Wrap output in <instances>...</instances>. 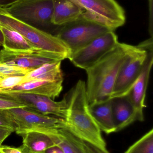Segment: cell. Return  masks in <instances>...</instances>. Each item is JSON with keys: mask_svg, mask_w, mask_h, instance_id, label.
I'll use <instances>...</instances> for the list:
<instances>
[{"mask_svg": "<svg viewBox=\"0 0 153 153\" xmlns=\"http://www.w3.org/2000/svg\"><path fill=\"white\" fill-rule=\"evenodd\" d=\"M89 109L91 115L101 131L108 134L116 132L111 99L90 104Z\"/></svg>", "mask_w": 153, "mask_h": 153, "instance_id": "16", "label": "cell"}, {"mask_svg": "<svg viewBox=\"0 0 153 153\" xmlns=\"http://www.w3.org/2000/svg\"><path fill=\"white\" fill-rule=\"evenodd\" d=\"M31 71L26 68L18 67L0 62V77L25 76Z\"/></svg>", "mask_w": 153, "mask_h": 153, "instance_id": "21", "label": "cell"}, {"mask_svg": "<svg viewBox=\"0 0 153 153\" xmlns=\"http://www.w3.org/2000/svg\"><path fill=\"white\" fill-rule=\"evenodd\" d=\"M111 30L114 31L94 18L83 13L75 20L61 26L55 36L69 47L72 55L96 38Z\"/></svg>", "mask_w": 153, "mask_h": 153, "instance_id": "4", "label": "cell"}, {"mask_svg": "<svg viewBox=\"0 0 153 153\" xmlns=\"http://www.w3.org/2000/svg\"><path fill=\"white\" fill-rule=\"evenodd\" d=\"M43 153H64L57 145H54L48 148Z\"/></svg>", "mask_w": 153, "mask_h": 153, "instance_id": "28", "label": "cell"}, {"mask_svg": "<svg viewBox=\"0 0 153 153\" xmlns=\"http://www.w3.org/2000/svg\"><path fill=\"white\" fill-rule=\"evenodd\" d=\"M118 43L114 31H108L72 54L69 60L75 66L86 71L115 48Z\"/></svg>", "mask_w": 153, "mask_h": 153, "instance_id": "8", "label": "cell"}, {"mask_svg": "<svg viewBox=\"0 0 153 153\" xmlns=\"http://www.w3.org/2000/svg\"><path fill=\"white\" fill-rule=\"evenodd\" d=\"M0 114L19 135L28 131L51 134L57 129L68 128L67 122L63 119L39 114L25 108L0 110Z\"/></svg>", "mask_w": 153, "mask_h": 153, "instance_id": "5", "label": "cell"}, {"mask_svg": "<svg viewBox=\"0 0 153 153\" xmlns=\"http://www.w3.org/2000/svg\"><path fill=\"white\" fill-rule=\"evenodd\" d=\"M111 101L116 132L122 130L135 121L144 120V118L137 113L126 96L112 98Z\"/></svg>", "mask_w": 153, "mask_h": 153, "instance_id": "12", "label": "cell"}, {"mask_svg": "<svg viewBox=\"0 0 153 153\" xmlns=\"http://www.w3.org/2000/svg\"><path fill=\"white\" fill-rule=\"evenodd\" d=\"M63 60L57 55L39 49L22 52H11L4 49L0 51V62L31 71L46 64Z\"/></svg>", "mask_w": 153, "mask_h": 153, "instance_id": "10", "label": "cell"}, {"mask_svg": "<svg viewBox=\"0 0 153 153\" xmlns=\"http://www.w3.org/2000/svg\"><path fill=\"white\" fill-rule=\"evenodd\" d=\"M0 153H3L2 152H1V151H0Z\"/></svg>", "mask_w": 153, "mask_h": 153, "instance_id": "32", "label": "cell"}, {"mask_svg": "<svg viewBox=\"0 0 153 153\" xmlns=\"http://www.w3.org/2000/svg\"><path fill=\"white\" fill-rule=\"evenodd\" d=\"M153 45L142 48L139 46H128V56L121 67L116 80L111 99L126 96L143 71L148 52Z\"/></svg>", "mask_w": 153, "mask_h": 153, "instance_id": "6", "label": "cell"}, {"mask_svg": "<svg viewBox=\"0 0 153 153\" xmlns=\"http://www.w3.org/2000/svg\"><path fill=\"white\" fill-rule=\"evenodd\" d=\"M21 0H0V7L6 8Z\"/></svg>", "mask_w": 153, "mask_h": 153, "instance_id": "27", "label": "cell"}, {"mask_svg": "<svg viewBox=\"0 0 153 153\" xmlns=\"http://www.w3.org/2000/svg\"><path fill=\"white\" fill-rule=\"evenodd\" d=\"M4 42V38L3 34L0 27V46H3Z\"/></svg>", "mask_w": 153, "mask_h": 153, "instance_id": "30", "label": "cell"}, {"mask_svg": "<svg viewBox=\"0 0 153 153\" xmlns=\"http://www.w3.org/2000/svg\"><path fill=\"white\" fill-rule=\"evenodd\" d=\"M22 137L23 145L31 153H43L48 148L56 145L49 134L31 131L20 135Z\"/></svg>", "mask_w": 153, "mask_h": 153, "instance_id": "18", "label": "cell"}, {"mask_svg": "<svg viewBox=\"0 0 153 153\" xmlns=\"http://www.w3.org/2000/svg\"><path fill=\"white\" fill-rule=\"evenodd\" d=\"M0 27L4 38L3 47L4 50L11 52H22L32 51L37 49L17 31L1 24Z\"/></svg>", "mask_w": 153, "mask_h": 153, "instance_id": "19", "label": "cell"}, {"mask_svg": "<svg viewBox=\"0 0 153 153\" xmlns=\"http://www.w3.org/2000/svg\"><path fill=\"white\" fill-rule=\"evenodd\" d=\"M153 0H149V33L153 38Z\"/></svg>", "mask_w": 153, "mask_h": 153, "instance_id": "26", "label": "cell"}, {"mask_svg": "<svg viewBox=\"0 0 153 153\" xmlns=\"http://www.w3.org/2000/svg\"><path fill=\"white\" fill-rule=\"evenodd\" d=\"M125 153H153V129L132 145Z\"/></svg>", "mask_w": 153, "mask_h": 153, "instance_id": "20", "label": "cell"}, {"mask_svg": "<svg viewBox=\"0 0 153 153\" xmlns=\"http://www.w3.org/2000/svg\"><path fill=\"white\" fill-rule=\"evenodd\" d=\"M0 126H4L7 127L12 128L10 124H9L7 120L5 118L0 114Z\"/></svg>", "mask_w": 153, "mask_h": 153, "instance_id": "29", "label": "cell"}, {"mask_svg": "<svg viewBox=\"0 0 153 153\" xmlns=\"http://www.w3.org/2000/svg\"><path fill=\"white\" fill-rule=\"evenodd\" d=\"M25 107V105L16 101L0 97V110Z\"/></svg>", "mask_w": 153, "mask_h": 153, "instance_id": "23", "label": "cell"}, {"mask_svg": "<svg viewBox=\"0 0 153 153\" xmlns=\"http://www.w3.org/2000/svg\"><path fill=\"white\" fill-rule=\"evenodd\" d=\"M0 151L3 153H31L29 149L23 144L17 148L1 145Z\"/></svg>", "mask_w": 153, "mask_h": 153, "instance_id": "24", "label": "cell"}, {"mask_svg": "<svg viewBox=\"0 0 153 153\" xmlns=\"http://www.w3.org/2000/svg\"><path fill=\"white\" fill-rule=\"evenodd\" d=\"M49 134L56 145L64 153H95L85 142L67 128L57 129Z\"/></svg>", "mask_w": 153, "mask_h": 153, "instance_id": "14", "label": "cell"}, {"mask_svg": "<svg viewBox=\"0 0 153 153\" xmlns=\"http://www.w3.org/2000/svg\"><path fill=\"white\" fill-rule=\"evenodd\" d=\"M24 76H14L3 77L0 80V91L12 88L23 82Z\"/></svg>", "mask_w": 153, "mask_h": 153, "instance_id": "22", "label": "cell"}, {"mask_svg": "<svg viewBox=\"0 0 153 153\" xmlns=\"http://www.w3.org/2000/svg\"><path fill=\"white\" fill-rule=\"evenodd\" d=\"M53 24L62 26L78 19L84 11L71 0H53Z\"/></svg>", "mask_w": 153, "mask_h": 153, "instance_id": "15", "label": "cell"}, {"mask_svg": "<svg viewBox=\"0 0 153 153\" xmlns=\"http://www.w3.org/2000/svg\"><path fill=\"white\" fill-rule=\"evenodd\" d=\"M0 24L19 32L36 49L57 55L64 60L71 58L70 48L57 37L15 19L1 7Z\"/></svg>", "mask_w": 153, "mask_h": 153, "instance_id": "2", "label": "cell"}, {"mask_svg": "<svg viewBox=\"0 0 153 153\" xmlns=\"http://www.w3.org/2000/svg\"><path fill=\"white\" fill-rule=\"evenodd\" d=\"M2 77H0V80H1V79H2Z\"/></svg>", "mask_w": 153, "mask_h": 153, "instance_id": "31", "label": "cell"}, {"mask_svg": "<svg viewBox=\"0 0 153 153\" xmlns=\"http://www.w3.org/2000/svg\"><path fill=\"white\" fill-rule=\"evenodd\" d=\"M128 46L119 42L115 48L86 70L89 105L111 99L119 72L128 56Z\"/></svg>", "mask_w": 153, "mask_h": 153, "instance_id": "1", "label": "cell"}, {"mask_svg": "<svg viewBox=\"0 0 153 153\" xmlns=\"http://www.w3.org/2000/svg\"><path fill=\"white\" fill-rule=\"evenodd\" d=\"M13 132H14V130L12 128L0 126V146L5 139Z\"/></svg>", "mask_w": 153, "mask_h": 153, "instance_id": "25", "label": "cell"}, {"mask_svg": "<svg viewBox=\"0 0 153 153\" xmlns=\"http://www.w3.org/2000/svg\"><path fill=\"white\" fill-rule=\"evenodd\" d=\"M153 63V50H151L148 52L141 74L129 93L126 96L137 113L144 118V108L146 107L145 99L146 91Z\"/></svg>", "mask_w": 153, "mask_h": 153, "instance_id": "11", "label": "cell"}, {"mask_svg": "<svg viewBox=\"0 0 153 153\" xmlns=\"http://www.w3.org/2000/svg\"><path fill=\"white\" fill-rule=\"evenodd\" d=\"M63 82L34 80L22 83L0 93L20 92L43 95L54 100L63 90Z\"/></svg>", "mask_w": 153, "mask_h": 153, "instance_id": "13", "label": "cell"}, {"mask_svg": "<svg viewBox=\"0 0 153 153\" xmlns=\"http://www.w3.org/2000/svg\"><path fill=\"white\" fill-rule=\"evenodd\" d=\"M3 9L15 19L54 36L61 27L52 22L53 0H21Z\"/></svg>", "mask_w": 153, "mask_h": 153, "instance_id": "3", "label": "cell"}, {"mask_svg": "<svg viewBox=\"0 0 153 153\" xmlns=\"http://www.w3.org/2000/svg\"><path fill=\"white\" fill-rule=\"evenodd\" d=\"M0 97L16 101L26 106L25 108L43 115H52L66 120L67 100L66 96L59 102L49 97L32 94L20 92L0 93Z\"/></svg>", "mask_w": 153, "mask_h": 153, "instance_id": "9", "label": "cell"}, {"mask_svg": "<svg viewBox=\"0 0 153 153\" xmlns=\"http://www.w3.org/2000/svg\"><path fill=\"white\" fill-rule=\"evenodd\" d=\"M61 62L62 61H57L46 64L31 71L24 76L23 82L34 80L63 82V76L61 70Z\"/></svg>", "mask_w": 153, "mask_h": 153, "instance_id": "17", "label": "cell"}, {"mask_svg": "<svg viewBox=\"0 0 153 153\" xmlns=\"http://www.w3.org/2000/svg\"><path fill=\"white\" fill-rule=\"evenodd\" d=\"M89 15L115 31L125 23V12L116 0H71Z\"/></svg>", "mask_w": 153, "mask_h": 153, "instance_id": "7", "label": "cell"}]
</instances>
